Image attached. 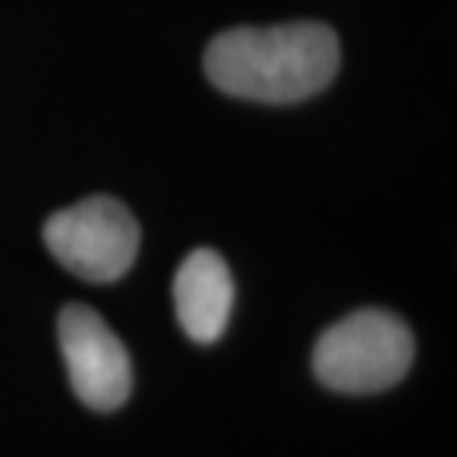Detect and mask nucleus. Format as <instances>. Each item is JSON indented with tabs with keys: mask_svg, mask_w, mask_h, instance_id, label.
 I'll return each instance as SVG.
<instances>
[{
	"mask_svg": "<svg viewBox=\"0 0 457 457\" xmlns=\"http://www.w3.org/2000/svg\"><path fill=\"white\" fill-rule=\"evenodd\" d=\"M339 71V39L315 21L235 27L205 51V75L226 96L295 104L321 93Z\"/></svg>",
	"mask_w": 457,
	"mask_h": 457,
	"instance_id": "1",
	"label": "nucleus"
},
{
	"mask_svg": "<svg viewBox=\"0 0 457 457\" xmlns=\"http://www.w3.org/2000/svg\"><path fill=\"white\" fill-rule=\"evenodd\" d=\"M413 353V333L398 315L383 309H360L318 339L312 369L327 389L345 395H371L404 380Z\"/></svg>",
	"mask_w": 457,
	"mask_h": 457,
	"instance_id": "2",
	"label": "nucleus"
},
{
	"mask_svg": "<svg viewBox=\"0 0 457 457\" xmlns=\"http://www.w3.org/2000/svg\"><path fill=\"white\" fill-rule=\"evenodd\" d=\"M45 244L62 268L87 282L125 277L140 250V226L113 196H89L45 223Z\"/></svg>",
	"mask_w": 457,
	"mask_h": 457,
	"instance_id": "3",
	"label": "nucleus"
},
{
	"mask_svg": "<svg viewBox=\"0 0 457 457\" xmlns=\"http://www.w3.org/2000/svg\"><path fill=\"white\" fill-rule=\"evenodd\" d=\"M60 347L75 395L87 407L111 413L131 395V356L96 309L71 303L60 312Z\"/></svg>",
	"mask_w": 457,
	"mask_h": 457,
	"instance_id": "4",
	"label": "nucleus"
},
{
	"mask_svg": "<svg viewBox=\"0 0 457 457\" xmlns=\"http://www.w3.org/2000/svg\"><path fill=\"white\" fill-rule=\"evenodd\" d=\"M172 295H176L179 324L190 339L199 345H212L220 339L235 300L232 273H228L220 253H190L176 273Z\"/></svg>",
	"mask_w": 457,
	"mask_h": 457,
	"instance_id": "5",
	"label": "nucleus"
}]
</instances>
